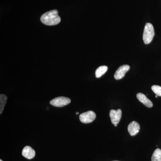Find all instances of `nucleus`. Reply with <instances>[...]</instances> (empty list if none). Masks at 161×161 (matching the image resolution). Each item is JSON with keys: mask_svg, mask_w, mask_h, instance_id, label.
<instances>
[{"mask_svg": "<svg viewBox=\"0 0 161 161\" xmlns=\"http://www.w3.org/2000/svg\"><path fill=\"white\" fill-rule=\"evenodd\" d=\"M40 20L45 25L54 26L59 24L61 19L58 15V10L54 9L43 14L40 18Z\"/></svg>", "mask_w": 161, "mask_h": 161, "instance_id": "1", "label": "nucleus"}, {"mask_svg": "<svg viewBox=\"0 0 161 161\" xmlns=\"http://www.w3.org/2000/svg\"><path fill=\"white\" fill-rule=\"evenodd\" d=\"M154 36V30L151 23H147L144 28L143 40L145 44L151 43Z\"/></svg>", "mask_w": 161, "mask_h": 161, "instance_id": "2", "label": "nucleus"}, {"mask_svg": "<svg viewBox=\"0 0 161 161\" xmlns=\"http://www.w3.org/2000/svg\"><path fill=\"white\" fill-rule=\"evenodd\" d=\"M70 98L65 97H58L52 99L50 102L52 105L56 107H62L70 103Z\"/></svg>", "mask_w": 161, "mask_h": 161, "instance_id": "3", "label": "nucleus"}, {"mask_svg": "<svg viewBox=\"0 0 161 161\" xmlns=\"http://www.w3.org/2000/svg\"><path fill=\"white\" fill-rule=\"evenodd\" d=\"M96 118V114L92 111H88L82 113L79 116V119L81 122L84 124L92 123Z\"/></svg>", "mask_w": 161, "mask_h": 161, "instance_id": "4", "label": "nucleus"}, {"mask_svg": "<svg viewBox=\"0 0 161 161\" xmlns=\"http://www.w3.org/2000/svg\"><path fill=\"white\" fill-rule=\"evenodd\" d=\"M109 115L111 121L113 125H117L119 122L122 116V111L120 109L111 110Z\"/></svg>", "mask_w": 161, "mask_h": 161, "instance_id": "5", "label": "nucleus"}, {"mask_svg": "<svg viewBox=\"0 0 161 161\" xmlns=\"http://www.w3.org/2000/svg\"><path fill=\"white\" fill-rule=\"evenodd\" d=\"M130 69V66L128 64L122 65L115 72L114 78L116 80H119L125 77L126 73Z\"/></svg>", "mask_w": 161, "mask_h": 161, "instance_id": "6", "label": "nucleus"}, {"mask_svg": "<svg viewBox=\"0 0 161 161\" xmlns=\"http://www.w3.org/2000/svg\"><path fill=\"white\" fill-rule=\"evenodd\" d=\"M140 126L137 122L133 121L129 124L128 130L131 136H134L139 132Z\"/></svg>", "mask_w": 161, "mask_h": 161, "instance_id": "7", "label": "nucleus"}, {"mask_svg": "<svg viewBox=\"0 0 161 161\" xmlns=\"http://www.w3.org/2000/svg\"><path fill=\"white\" fill-rule=\"evenodd\" d=\"M136 97L140 102L145 105L147 108H151L153 106V104L152 102L142 93H138L136 95Z\"/></svg>", "mask_w": 161, "mask_h": 161, "instance_id": "8", "label": "nucleus"}, {"mask_svg": "<svg viewBox=\"0 0 161 161\" xmlns=\"http://www.w3.org/2000/svg\"><path fill=\"white\" fill-rule=\"evenodd\" d=\"M22 155L28 159H31L34 158L36 155V152L34 150H33L31 147L26 146L23 148L22 151Z\"/></svg>", "mask_w": 161, "mask_h": 161, "instance_id": "9", "label": "nucleus"}, {"mask_svg": "<svg viewBox=\"0 0 161 161\" xmlns=\"http://www.w3.org/2000/svg\"><path fill=\"white\" fill-rule=\"evenodd\" d=\"M108 67L107 66H101L97 68L95 71V76L96 78H99L105 74L108 70Z\"/></svg>", "mask_w": 161, "mask_h": 161, "instance_id": "10", "label": "nucleus"}, {"mask_svg": "<svg viewBox=\"0 0 161 161\" xmlns=\"http://www.w3.org/2000/svg\"><path fill=\"white\" fill-rule=\"evenodd\" d=\"M7 97L6 95L1 94L0 95V114L3 113V110L5 108Z\"/></svg>", "mask_w": 161, "mask_h": 161, "instance_id": "11", "label": "nucleus"}, {"mask_svg": "<svg viewBox=\"0 0 161 161\" xmlns=\"http://www.w3.org/2000/svg\"><path fill=\"white\" fill-rule=\"evenodd\" d=\"M152 161H161V150L160 149H157L153 152L152 158Z\"/></svg>", "mask_w": 161, "mask_h": 161, "instance_id": "12", "label": "nucleus"}, {"mask_svg": "<svg viewBox=\"0 0 161 161\" xmlns=\"http://www.w3.org/2000/svg\"><path fill=\"white\" fill-rule=\"evenodd\" d=\"M153 92L158 96H161V86L158 85H153L151 87Z\"/></svg>", "mask_w": 161, "mask_h": 161, "instance_id": "13", "label": "nucleus"}, {"mask_svg": "<svg viewBox=\"0 0 161 161\" xmlns=\"http://www.w3.org/2000/svg\"><path fill=\"white\" fill-rule=\"evenodd\" d=\"M76 114H77V115H78V114H79V112H76Z\"/></svg>", "mask_w": 161, "mask_h": 161, "instance_id": "14", "label": "nucleus"}, {"mask_svg": "<svg viewBox=\"0 0 161 161\" xmlns=\"http://www.w3.org/2000/svg\"><path fill=\"white\" fill-rule=\"evenodd\" d=\"M114 126H115V127H116L117 126V125H114Z\"/></svg>", "mask_w": 161, "mask_h": 161, "instance_id": "15", "label": "nucleus"}, {"mask_svg": "<svg viewBox=\"0 0 161 161\" xmlns=\"http://www.w3.org/2000/svg\"><path fill=\"white\" fill-rule=\"evenodd\" d=\"M155 97H156V98H157V97H158V95H156V96H155Z\"/></svg>", "mask_w": 161, "mask_h": 161, "instance_id": "16", "label": "nucleus"}, {"mask_svg": "<svg viewBox=\"0 0 161 161\" xmlns=\"http://www.w3.org/2000/svg\"><path fill=\"white\" fill-rule=\"evenodd\" d=\"M0 161H3L2 159L0 160Z\"/></svg>", "mask_w": 161, "mask_h": 161, "instance_id": "17", "label": "nucleus"}, {"mask_svg": "<svg viewBox=\"0 0 161 161\" xmlns=\"http://www.w3.org/2000/svg\"></svg>", "mask_w": 161, "mask_h": 161, "instance_id": "18", "label": "nucleus"}]
</instances>
